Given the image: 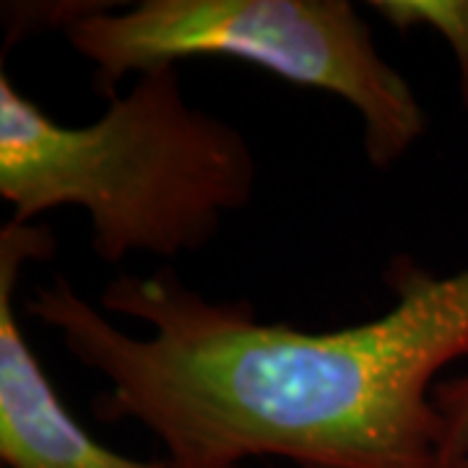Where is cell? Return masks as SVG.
<instances>
[{"label":"cell","instance_id":"6da1fadb","mask_svg":"<svg viewBox=\"0 0 468 468\" xmlns=\"http://www.w3.org/2000/svg\"><path fill=\"white\" fill-rule=\"evenodd\" d=\"M385 282L388 313L320 334L203 297L172 268L120 273L101 310L55 276L27 313L104 378L94 417L138 421L175 468H440L435 388L468 359V266L437 276L401 255Z\"/></svg>","mask_w":468,"mask_h":468},{"label":"cell","instance_id":"7a4b0ae2","mask_svg":"<svg viewBox=\"0 0 468 468\" xmlns=\"http://www.w3.org/2000/svg\"><path fill=\"white\" fill-rule=\"evenodd\" d=\"M258 187V159L232 122L185 100L177 66L135 76L89 125H63L0 76V198L16 224L81 208L91 250L175 261L214 242Z\"/></svg>","mask_w":468,"mask_h":468},{"label":"cell","instance_id":"3957f363","mask_svg":"<svg viewBox=\"0 0 468 468\" xmlns=\"http://www.w3.org/2000/svg\"><path fill=\"white\" fill-rule=\"evenodd\" d=\"M94 68L104 100L131 73L229 58L289 84L346 101L362 122L365 156L390 169L427 133V112L401 70L385 60L349 0H141L107 3L66 34Z\"/></svg>","mask_w":468,"mask_h":468},{"label":"cell","instance_id":"277c9868","mask_svg":"<svg viewBox=\"0 0 468 468\" xmlns=\"http://www.w3.org/2000/svg\"><path fill=\"white\" fill-rule=\"evenodd\" d=\"M50 227L5 221L0 229V461L5 468H175L101 445L68 414L16 318L24 263L50 258Z\"/></svg>","mask_w":468,"mask_h":468},{"label":"cell","instance_id":"5b68a950","mask_svg":"<svg viewBox=\"0 0 468 468\" xmlns=\"http://www.w3.org/2000/svg\"><path fill=\"white\" fill-rule=\"evenodd\" d=\"M393 29H430L442 37L458 66L461 101L468 110V0H372L367 3Z\"/></svg>","mask_w":468,"mask_h":468},{"label":"cell","instance_id":"8992f818","mask_svg":"<svg viewBox=\"0 0 468 468\" xmlns=\"http://www.w3.org/2000/svg\"><path fill=\"white\" fill-rule=\"evenodd\" d=\"M107 3H3V18H5V48L16 45L21 37L32 32H60L66 34L73 24L81 18L101 11Z\"/></svg>","mask_w":468,"mask_h":468},{"label":"cell","instance_id":"52a82bcc","mask_svg":"<svg viewBox=\"0 0 468 468\" xmlns=\"http://www.w3.org/2000/svg\"><path fill=\"white\" fill-rule=\"evenodd\" d=\"M435 406L442 417L440 468H455L468 458V369L437 383Z\"/></svg>","mask_w":468,"mask_h":468},{"label":"cell","instance_id":"ba28073f","mask_svg":"<svg viewBox=\"0 0 468 468\" xmlns=\"http://www.w3.org/2000/svg\"><path fill=\"white\" fill-rule=\"evenodd\" d=\"M455 468H468V458H466V461H461V463H458Z\"/></svg>","mask_w":468,"mask_h":468}]
</instances>
